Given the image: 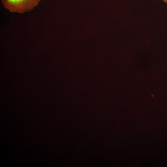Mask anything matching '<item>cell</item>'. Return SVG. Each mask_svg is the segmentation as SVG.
Instances as JSON below:
<instances>
[{
  "mask_svg": "<svg viewBox=\"0 0 167 167\" xmlns=\"http://www.w3.org/2000/svg\"><path fill=\"white\" fill-rule=\"evenodd\" d=\"M41 0H1L3 7L12 13L20 14L32 11Z\"/></svg>",
  "mask_w": 167,
  "mask_h": 167,
  "instance_id": "cell-1",
  "label": "cell"
},
{
  "mask_svg": "<svg viewBox=\"0 0 167 167\" xmlns=\"http://www.w3.org/2000/svg\"><path fill=\"white\" fill-rule=\"evenodd\" d=\"M163 0L164 2L167 3V0Z\"/></svg>",
  "mask_w": 167,
  "mask_h": 167,
  "instance_id": "cell-2",
  "label": "cell"
}]
</instances>
